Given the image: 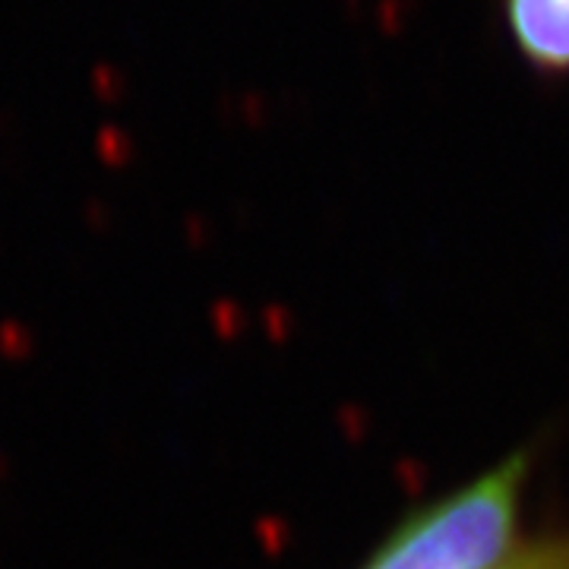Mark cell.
Here are the masks:
<instances>
[{
  "mask_svg": "<svg viewBox=\"0 0 569 569\" xmlns=\"http://www.w3.org/2000/svg\"><path fill=\"white\" fill-rule=\"evenodd\" d=\"M526 459L512 456L415 512L365 569H497L512 557Z\"/></svg>",
  "mask_w": 569,
  "mask_h": 569,
  "instance_id": "obj_1",
  "label": "cell"
},
{
  "mask_svg": "<svg viewBox=\"0 0 569 569\" xmlns=\"http://www.w3.org/2000/svg\"><path fill=\"white\" fill-rule=\"evenodd\" d=\"M516 54L545 80H569V0H500Z\"/></svg>",
  "mask_w": 569,
  "mask_h": 569,
  "instance_id": "obj_2",
  "label": "cell"
},
{
  "mask_svg": "<svg viewBox=\"0 0 569 569\" xmlns=\"http://www.w3.org/2000/svg\"><path fill=\"white\" fill-rule=\"evenodd\" d=\"M497 569H569V535L535 541L519 553H512L507 563Z\"/></svg>",
  "mask_w": 569,
  "mask_h": 569,
  "instance_id": "obj_3",
  "label": "cell"
}]
</instances>
